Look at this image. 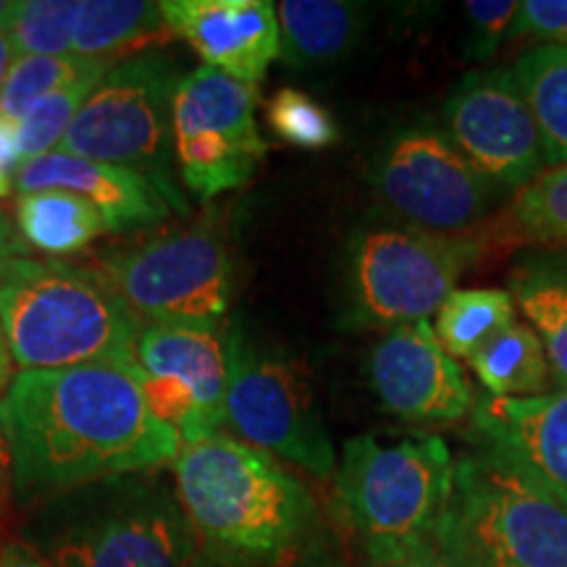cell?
<instances>
[{
  "label": "cell",
  "instance_id": "6da1fadb",
  "mask_svg": "<svg viewBox=\"0 0 567 567\" xmlns=\"http://www.w3.org/2000/svg\"><path fill=\"white\" fill-rule=\"evenodd\" d=\"M13 502L34 509L97 481L172 465L182 439L153 415L137 375L116 365L21 371L0 400Z\"/></svg>",
  "mask_w": 567,
  "mask_h": 567
},
{
  "label": "cell",
  "instance_id": "7a4b0ae2",
  "mask_svg": "<svg viewBox=\"0 0 567 567\" xmlns=\"http://www.w3.org/2000/svg\"><path fill=\"white\" fill-rule=\"evenodd\" d=\"M174 492L200 555L218 567H292L318 536L308 486L268 452L213 434L184 444Z\"/></svg>",
  "mask_w": 567,
  "mask_h": 567
},
{
  "label": "cell",
  "instance_id": "3957f363",
  "mask_svg": "<svg viewBox=\"0 0 567 567\" xmlns=\"http://www.w3.org/2000/svg\"><path fill=\"white\" fill-rule=\"evenodd\" d=\"M140 329L92 266L17 258L0 279V331L19 373L105 363L137 375Z\"/></svg>",
  "mask_w": 567,
  "mask_h": 567
},
{
  "label": "cell",
  "instance_id": "277c9868",
  "mask_svg": "<svg viewBox=\"0 0 567 567\" xmlns=\"http://www.w3.org/2000/svg\"><path fill=\"white\" fill-rule=\"evenodd\" d=\"M455 486V457L442 436H354L337 463L339 515L368 567H384L436 547Z\"/></svg>",
  "mask_w": 567,
  "mask_h": 567
},
{
  "label": "cell",
  "instance_id": "5b68a950",
  "mask_svg": "<svg viewBox=\"0 0 567 567\" xmlns=\"http://www.w3.org/2000/svg\"><path fill=\"white\" fill-rule=\"evenodd\" d=\"M24 542L51 567H193L200 557L176 492L155 473L55 496L34 507Z\"/></svg>",
  "mask_w": 567,
  "mask_h": 567
},
{
  "label": "cell",
  "instance_id": "8992f818",
  "mask_svg": "<svg viewBox=\"0 0 567 567\" xmlns=\"http://www.w3.org/2000/svg\"><path fill=\"white\" fill-rule=\"evenodd\" d=\"M436 547L463 567H567V505L476 444L455 463Z\"/></svg>",
  "mask_w": 567,
  "mask_h": 567
},
{
  "label": "cell",
  "instance_id": "52a82bcc",
  "mask_svg": "<svg viewBox=\"0 0 567 567\" xmlns=\"http://www.w3.org/2000/svg\"><path fill=\"white\" fill-rule=\"evenodd\" d=\"M478 239L368 216L347 239L339 326L392 331L429 321L478 258Z\"/></svg>",
  "mask_w": 567,
  "mask_h": 567
},
{
  "label": "cell",
  "instance_id": "ba28073f",
  "mask_svg": "<svg viewBox=\"0 0 567 567\" xmlns=\"http://www.w3.org/2000/svg\"><path fill=\"white\" fill-rule=\"evenodd\" d=\"M182 71L161 51L132 55L105 71L71 122L59 151L151 179L174 213L189 203L174 179V95Z\"/></svg>",
  "mask_w": 567,
  "mask_h": 567
},
{
  "label": "cell",
  "instance_id": "9c48e42d",
  "mask_svg": "<svg viewBox=\"0 0 567 567\" xmlns=\"http://www.w3.org/2000/svg\"><path fill=\"white\" fill-rule=\"evenodd\" d=\"M92 268L142 323L221 331L229 316L231 252L224 231L210 221L113 247L97 255Z\"/></svg>",
  "mask_w": 567,
  "mask_h": 567
},
{
  "label": "cell",
  "instance_id": "30bf717a",
  "mask_svg": "<svg viewBox=\"0 0 567 567\" xmlns=\"http://www.w3.org/2000/svg\"><path fill=\"white\" fill-rule=\"evenodd\" d=\"M226 425L237 439L310 476L334 478V442L305 368L281 350L255 342L239 323L226 326Z\"/></svg>",
  "mask_w": 567,
  "mask_h": 567
},
{
  "label": "cell",
  "instance_id": "8fae6325",
  "mask_svg": "<svg viewBox=\"0 0 567 567\" xmlns=\"http://www.w3.org/2000/svg\"><path fill=\"white\" fill-rule=\"evenodd\" d=\"M368 182L389 216L436 234H463L505 197L460 155L442 124L423 116L384 134Z\"/></svg>",
  "mask_w": 567,
  "mask_h": 567
},
{
  "label": "cell",
  "instance_id": "7c38bea8",
  "mask_svg": "<svg viewBox=\"0 0 567 567\" xmlns=\"http://www.w3.org/2000/svg\"><path fill=\"white\" fill-rule=\"evenodd\" d=\"M255 109V84L205 63L182 76L174 95V158L195 197L213 200L255 179L268 153Z\"/></svg>",
  "mask_w": 567,
  "mask_h": 567
},
{
  "label": "cell",
  "instance_id": "4fadbf2b",
  "mask_svg": "<svg viewBox=\"0 0 567 567\" xmlns=\"http://www.w3.org/2000/svg\"><path fill=\"white\" fill-rule=\"evenodd\" d=\"M442 130L499 193H520L547 168L542 134L509 69L471 71L452 87Z\"/></svg>",
  "mask_w": 567,
  "mask_h": 567
},
{
  "label": "cell",
  "instance_id": "5bb4252c",
  "mask_svg": "<svg viewBox=\"0 0 567 567\" xmlns=\"http://www.w3.org/2000/svg\"><path fill=\"white\" fill-rule=\"evenodd\" d=\"M365 373L381 410L405 423H457L476 408L471 381L429 321L386 331L368 354Z\"/></svg>",
  "mask_w": 567,
  "mask_h": 567
},
{
  "label": "cell",
  "instance_id": "9a60e30c",
  "mask_svg": "<svg viewBox=\"0 0 567 567\" xmlns=\"http://www.w3.org/2000/svg\"><path fill=\"white\" fill-rule=\"evenodd\" d=\"M161 13L205 66L255 87L281 53L279 17L268 0H166Z\"/></svg>",
  "mask_w": 567,
  "mask_h": 567
},
{
  "label": "cell",
  "instance_id": "2e32d148",
  "mask_svg": "<svg viewBox=\"0 0 567 567\" xmlns=\"http://www.w3.org/2000/svg\"><path fill=\"white\" fill-rule=\"evenodd\" d=\"M473 439L567 505V389L520 400L476 396Z\"/></svg>",
  "mask_w": 567,
  "mask_h": 567
},
{
  "label": "cell",
  "instance_id": "e0dca14e",
  "mask_svg": "<svg viewBox=\"0 0 567 567\" xmlns=\"http://www.w3.org/2000/svg\"><path fill=\"white\" fill-rule=\"evenodd\" d=\"M13 187L21 195L40 193V189H63L80 195L101 213L109 231L147 229L168 221L172 216V205L142 174L61 151L21 163L13 176Z\"/></svg>",
  "mask_w": 567,
  "mask_h": 567
},
{
  "label": "cell",
  "instance_id": "ac0fdd59",
  "mask_svg": "<svg viewBox=\"0 0 567 567\" xmlns=\"http://www.w3.org/2000/svg\"><path fill=\"white\" fill-rule=\"evenodd\" d=\"M140 373L182 381L195 394L213 431L226 425V329H189V326L142 323L134 344Z\"/></svg>",
  "mask_w": 567,
  "mask_h": 567
},
{
  "label": "cell",
  "instance_id": "d6986e66",
  "mask_svg": "<svg viewBox=\"0 0 567 567\" xmlns=\"http://www.w3.org/2000/svg\"><path fill=\"white\" fill-rule=\"evenodd\" d=\"M281 59L295 69L344 61L368 30V6L347 0H284L276 6Z\"/></svg>",
  "mask_w": 567,
  "mask_h": 567
},
{
  "label": "cell",
  "instance_id": "ffe728a7",
  "mask_svg": "<svg viewBox=\"0 0 567 567\" xmlns=\"http://www.w3.org/2000/svg\"><path fill=\"white\" fill-rule=\"evenodd\" d=\"M507 292L542 342L551 381L567 389V258H526L509 276Z\"/></svg>",
  "mask_w": 567,
  "mask_h": 567
},
{
  "label": "cell",
  "instance_id": "44dd1931",
  "mask_svg": "<svg viewBox=\"0 0 567 567\" xmlns=\"http://www.w3.org/2000/svg\"><path fill=\"white\" fill-rule=\"evenodd\" d=\"M513 76L523 90L538 134L547 168L567 163V45L547 42L526 51L513 63Z\"/></svg>",
  "mask_w": 567,
  "mask_h": 567
},
{
  "label": "cell",
  "instance_id": "7402d4cb",
  "mask_svg": "<svg viewBox=\"0 0 567 567\" xmlns=\"http://www.w3.org/2000/svg\"><path fill=\"white\" fill-rule=\"evenodd\" d=\"M17 226L27 245L48 255L80 252L109 231L101 213L63 189L19 195Z\"/></svg>",
  "mask_w": 567,
  "mask_h": 567
},
{
  "label": "cell",
  "instance_id": "603a6c76",
  "mask_svg": "<svg viewBox=\"0 0 567 567\" xmlns=\"http://www.w3.org/2000/svg\"><path fill=\"white\" fill-rule=\"evenodd\" d=\"M168 30L161 3L145 0H82L71 53L82 59L111 61Z\"/></svg>",
  "mask_w": 567,
  "mask_h": 567
},
{
  "label": "cell",
  "instance_id": "cb8c5ba5",
  "mask_svg": "<svg viewBox=\"0 0 567 567\" xmlns=\"http://www.w3.org/2000/svg\"><path fill=\"white\" fill-rule=\"evenodd\" d=\"M467 363L486 386L488 396H499V400L547 394L551 379L547 354L528 323L507 326Z\"/></svg>",
  "mask_w": 567,
  "mask_h": 567
},
{
  "label": "cell",
  "instance_id": "d4e9b609",
  "mask_svg": "<svg viewBox=\"0 0 567 567\" xmlns=\"http://www.w3.org/2000/svg\"><path fill=\"white\" fill-rule=\"evenodd\" d=\"M515 323L507 289H455L436 310L434 331L455 360H471L481 347Z\"/></svg>",
  "mask_w": 567,
  "mask_h": 567
},
{
  "label": "cell",
  "instance_id": "484cf974",
  "mask_svg": "<svg viewBox=\"0 0 567 567\" xmlns=\"http://www.w3.org/2000/svg\"><path fill=\"white\" fill-rule=\"evenodd\" d=\"M111 61L82 59V55H21L13 59L3 90H0V116L19 124L40 101L69 84L103 76Z\"/></svg>",
  "mask_w": 567,
  "mask_h": 567
},
{
  "label": "cell",
  "instance_id": "4316f807",
  "mask_svg": "<svg viewBox=\"0 0 567 567\" xmlns=\"http://www.w3.org/2000/svg\"><path fill=\"white\" fill-rule=\"evenodd\" d=\"M507 226L515 237L530 243L567 247V163L544 168L515 195Z\"/></svg>",
  "mask_w": 567,
  "mask_h": 567
},
{
  "label": "cell",
  "instance_id": "83f0119b",
  "mask_svg": "<svg viewBox=\"0 0 567 567\" xmlns=\"http://www.w3.org/2000/svg\"><path fill=\"white\" fill-rule=\"evenodd\" d=\"M82 0H19L9 21L11 45L21 55H71Z\"/></svg>",
  "mask_w": 567,
  "mask_h": 567
},
{
  "label": "cell",
  "instance_id": "f1b7e54d",
  "mask_svg": "<svg viewBox=\"0 0 567 567\" xmlns=\"http://www.w3.org/2000/svg\"><path fill=\"white\" fill-rule=\"evenodd\" d=\"M103 76H87V80H80L69 84V87L53 92V95L40 101L24 118H21L17 124L21 163L59 151L61 140L66 137L71 122H74V116L80 113L84 101L90 97V92L95 90V84L101 82Z\"/></svg>",
  "mask_w": 567,
  "mask_h": 567
},
{
  "label": "cell",
  "instance_id": "f546056e",
  "mask_svg": "<svg viewBox=\"0 0 567 567\" xmlns=\"http://www.w3.org/2000/svg\"><path fill=\"white\" fill-rule=\"evenodd\" d=\"M271 132L287 145L321 151L339 140V124L316 97L295 87H281L266 111Z\"/></svg>",
  "mask_w": 567,
  "mask_h": 567
},
{
  "label": "cell",
  "instance_id": "4dcf8cb0",
  "mask_svg": "<svg viewBox=\"0 0 567 567\" xmlns=\"http://www.w3.org/2000/svg\"><path fill=\"white\" fill-rule=\"evenodd\" d=\"M465 9V61H488L505 45L517 3L513 0H467Z\"/></svg>",
  "mask_w": 567,
  "mask_h": 567
},
{
  "label": "cell",
  "instance_id": "1f68e13d",
  "mask_svg": "<svg viewBox=\"0 0 567 567\" xmlns=\"http://www.w3.org/2000/svg\"><path fill=\"white\" fill-rule=\"evenodd\" d=\"M507 38L567 42V0H523L517 3L515 19Z\"/></svg>",
  "mask_w": 567,
  "mask_h": 567
},
{
  "label": "cell",
  "instance_id": "d6a6232c",
  "mask_svg": "<svg viewBox=\"0 0 567 567\" xmlns=\"http://www.w3.org/2000/svg\"><path fill=\"white\" fill-rule=\"evenodd\" d=\"M21 166L19 155V140H17V124L9 118L0 116V200L11 195L13 176H17Z\"/></svg>",
  "mask_w": 567,
  "mask_h": 567
},
{
  "label": "cell",
  "instance_id": "836d02e7",
  "mask_svg": "<svg viewBox=\"0 0 567 567\" xmlns=\"http://www.w3.org/2000/svg\"><path fill=\"white\" fill-rule=\"evenodd\" d=\"M24 239L19 237L17 226L9 218V213L0 205V279H3L6 268H9L17 258H24Z\"/></svg>",
  "mask_w": 567,
  "mask_h": 567
},
{
  "label": "cell",
  "instance_id": "e575fe53",
  "mask_svg": "<svg viewBox=\"0 0 567 567\" xmlns=\"http://www.w3.org/2000/svg\"><path fill=\"white\" fill-rule=\"evenodd\" d=\"M11 505H13V457H11L9 439H6L3 425H0V526H3L6 517H9Z\"/></svg>",
  "mask_w": 567,
  "mask_h": 567
},
{
  "label": "cell",
  "instance_id": "d590c367",
  "mask_svg": "<svg viewBox=\"0 0 567 567\" xmlns=\"http://www.w3.org/2000/svg\"><path fill=\"white\" fill-rule=\"evenodd\" d=\"M295 567H352V565L347 563V559L339 555V551L331 547L321 534H318L313 542L305 547Z\"/></svg>",
  "mask_w": 567,
  "mask_h": 567
},
{
  "label": "cell",
  "instance_id": "8d00e7d4",
  "mask_svg": "<svg viewBox=\"0 0 567 567\" xmlns=\"http://www.w3.org/2000/svg\"><path fill=\"white\" fill-rule=\"evenodd\" d=\"M0 567H51L27 542H11L0 549Z\"/></svg>",
  "mask_w": 567,
  "mask_h": 567
},
{
  "label": "cell",
  "instance_id": "74e56055",
  "mask_svg": "<svg viewBox=\"0 0 567 567\" xmlns=\"http://www.w3.org/2000/svg\"><path fill=\"white\" fill-rule=\"evenodd\" d=\"M384 567H463V565H457L455 559H450L444 551H439V547H434L429 551H421V555H415V557L402 559V563L384 565Z\"/></svg>",
  "mask_w": 567,
  "mask_h": 567
},
{
  "label": "cell",
  "instance_id": "f35d334b",
  "mask_svg": "<svg viewBox=\"0 0 567 567\" xmlns=\"http://www.w3.org/2000/svg\"><path fill=\"white\" fill-rule=\"evenodd\" d=\"M13 379H17V363H13L9 344H6L3 331H0V400H3V394L9 392Z\"/></svg>",
  "mask_w": 567,
  "mask_h": 567
},
{
  "label": "cell",
  "instance_id": "ab89813d",
  "mask_svg": "<svg viewBox=\"0 0 567 567\" xmlns=\"http://www.w3.org/2000/svg\"><path fill=\"white\" fill-rule=\"evenodd\" d=\"M13 59H17V53H13V45H11V34L6 27H0V90H3L6 84V76H9V69Z\"/></svg>",
  "mask_w": 567,
  "mask_h": 567
},
{
  "label": "cell",
  "instance_id": "60d3db41",
  "mask_svg": "<svg viewBox=\"0 0 567 567\" xmlns=\"http://www.w3.org/2000/svg\"><path fill=\"white\" fill-rule=\"evenodd\" d=\"M13 11H17V3H11V0H0V27H9Z\"/></svg>",
  "mask_w": 567,
  "mask_h": 567
},
{
  "label": "cell",
  "instance_id": "b9f144b4",
  "mask_svg": "<svg viewBox=\"0 0 567 567\" xmlns=\"http://www.w3.org/2000/svg\"><path fill=\"white\" fill-rule=\"evenodd\" d=\"M193 567H218V565H213V563H210V559H205V557L200 555V557H197V563H195Z\"/></svg>",
  "mask_w": 567,
  "mask_h": 567
},
{
  "label": "cell",
  "instance_id": "7bdbcfd3",
  "mask_svg": "<svg viewBox=\"0 0 567 567\" xmlns=\"http://www.w3.org/2000/svg\"><path fill=\"white\" fill-rule=\"evenodd\" d=\"M563 45H567V42H563Z\"/></svg>",
  "mask_w": 567,
  "mask_h": 567
}]
</instances>
